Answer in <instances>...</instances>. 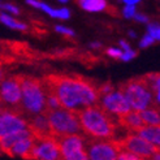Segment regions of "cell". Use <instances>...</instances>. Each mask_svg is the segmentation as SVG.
<instances>
[{
  "label": "cell",
  "mask_w": 160,
  "mask_h": 160,
  "mask_svg": "<svg viewBox=\"0 0 160 160\" xmlns=\"http://www.w3.org/2000/svg\"><path fill=\"white\" fill-rule=\"evenodd\" d=\"M155 42V39L152 38V37H151L150 34H146L145 37H143L142 38V41H141V47H142V48H145V47H148V46H151V44H152Z\"/></svg>",
  "instance_id": "cell-23"
},
{
  "label": "cell",
  "mask_w": 160,
  "mask_h": 160,
  "mask_svg": "<svg viewBox=\"0 0 160 160\" xmlns=\"http://www.w3.org/2000/svg\"><path fill=\"white\" fill-rule=\"evenodd\" d=\"M107 53L112 58H120V56L122 55V51L118 50V48H108L107 50Z\"/></svg>",
  "instance_id": "cell-28"
},
{
  "label": "cell",
  "mask_w": 160,
  "mask_h": 160,
  "mask_svg": "<svg viewBox=\"0 0 160 160\" xmlns=\"http://www.w3.org/2000/svg\"><path fill=\"white\" fill-rule=\"evenodd\" d=\"M0 21H2L4 25H7L8 28H12V29H16V30H26L28 29L26 23L16 21L14 18H12L11 16H8L5 13H0Z\"/></svg>",
  "instance_id": "cell-20"
},
{
  "label": "cell",
  "mask_w": 160,
  "mask_h": 160,
  "mask_svg": "<svg viewBox=\"0 0 160 160\" xmlns=\"http://www.w3.org/2000/svg\"><path fill=\"white\" fill-rule=\"evenodd\" d=\"M21 78L22 74H16L4 78L0 82V106L4 109H12L20 113Z\"/></svg>",
  "instance_id": "cell-7"
},
{
  "label": "cell",
  "mask_w": 160,
  "mask_h": 160,
  "mask_svg": "<svg viewBox=\"0 0 160 160\" xmlns=\"http://www.w3.org/2000/svg\"><path fill=\"white\" fill-rule=\"evenodd\" d=\"M98 104L107 111L108 113L113 115L116 117L128 113L129 111H132V107L129 104V102L125 98V95L122 94V91H120L118 89L112 90L108 94L102 95L99 98Z\"/></svg>",
  "instance_id": "cell-11"
},
{
  "label": "cell",
  "mask_w": 160,
  "mask_h": 160,
  "mask_svg": "<svg viewBox=\"0 0 160 160\" xmlns=\"http://www.w3.org/2000/svg\"><path fill=\"white\" fill-rule=\"evenodd\" d=\"M34 141H35V137L33 134H30L28 137L13 143V145L5 151V154L8 156H12V158H22V159L28 160L30 150L34 145Z\"/></svg>",
  "instance_id": "cell-14"
},
{
  "label": "cell",
  "mask_w": 160,
  "mask_h": 160,
  "mask_svg": "<svg viewBox=\"0 0 160 160\" xmlns=\"http://www.w3.org/2000/svg\"><path fill=\"white\" fill-rule=\"evenodd\" d=\"M116 160H145V159H142V158H139L137 155H134V154L129 152V151L120 150V152H118Z\"/></svg>",
  "instance_id": "cell-21"
},
{
  "label": "cell",
  "mask_w": 160,
  "mask_h": 160,
  "mask_svg": "<svg viewBox=\"0 0 160 160\" xmlns=\"http://www.w3.org/2000/svg\"><path fill=\"white\" fill-rule=\"evenodd\" d=\"M99 46H100L99 43H92V44H91V47H99Z\"/></svg>",
  "instance_id": "cell-33"
},
{
  "label": "cell",
  "mask_w": 160,
  "mask_h": 160,
  "mask_svg": "<svg viewBox=\"0 0 160 160\" xmlns=\"http://www.w3.org/2000/svg\"><path fill=\"white\" fill-rule=\"evenodd\" d=\"M3 9H5V11H8V12H12V13H14V14H18L20 13V9L17 7H14V5H12V4H3Z\"/></svg>",
  "instance_id": "cell-27"
},
{
  "label": "cell",
  "mask_w": 160,
  "mask_h": 160,
  "mask_svg": "<svg viewBox=\"0 0 160 160\" xmlns=\"http://www.w3.org/2000/svg\"><path fill=\"white\" fill-rule=\"evenodd\" d=\"M2 7H3V4H2V3H0V8H2Z\"/></svg>",
  "instance_id": "cell-36"
},
{
  "label": "cell",
  "mask_w": 160,
  "mask_h": 160,
  "mask_svg": "<svg viewBox=\"0 0 160 160\" xmlns=\"http://www.w3.org/2000/svg\"><path fill=\"white\" fill-rule=\"evenodd\" d=\"M118 90L122 91L125 98L129 102L133 111H143L146 108H156L158 104L154 100L148 85L146 83L143 76L132 78L118 85ZM159 108V107H158Z\"/></svg>",
  "instance_id": "cell-4"
},
{
  "label": "cell",
  "mask_w": 160,
  "mask_h": 160,
  "mask_svg": "<svg viewBox=\"0 0 160 160\" xmlns=\"http://www.w3.org/2000/svg\"><path fill=\"white\" fill-rule=\"evenodd\" d=\"M58 139L60 154L62 160H89L85 148L86 135L81 134H68L61 137H55Z\"/></svg>",
  "instance_id": "cell-8"
},
{
  "label": "cell",
  "mask_w": 160,
  "mask_h": 160,
  "mask_svg": "<svg viewBox=\"0 0 160 160\" xmlns=\"http://www.w3.org/2000/svg\"><path fill=\"white\" fill-rule=\"evenodd\" d=\"M134 14H135V7L126 4V7L124 8V16H125V17H128V18H132Z\"/></svg>",
  "instance_id": "cell-25"
},
{
  "label": "cell",
  "mask_w": 160,
  "mask_h": 160,
  "mask_svg": "<svg viewBox=\"0 0 160 160\" xmlns=\"http://www.w3.org/2000/svg\"><path fill=\"white\" fill-rule=\"evenodd\" d=\"M118 142V146L121 150L129 151V152L137 155L142 159H148L156 152H159V146H155L152 143L147 142L146 139H143L139 137L138 134H135L133 132L128 133L124 138L116 139Z\"/></svg>",
  "instance_id": "cell-10"
},
{
  "label": "cell",
  "mask_w": 160,
  "mask_h": 160,
  "mask_svg": "<svg viewBox=\"0 0 160 160\" xmlns=\"http://www.w3.org/2000/svg\"><path fill=\"white\" fill-rule=\"evenodd\" d=\"M147 31H148V34L155 39V41H159V39H160V28H159V23H156V22L150 23L148 28H147Z\"/></svg>",
  "instance_id": "cell-22"
},
{
  "label": "cell",
  "mask_w": 160,
  "mask_h": 160,
  "mask_svg": "<svg viewBox=\"0 0 160 160\" xmlns=\"http://www.w3.org/2000/svg\"><path fill=\"white\" fill-rule=\"evenodd\" d=\"M46 112H47L51 133H52L53 137H61V135L81 134L82 133L77 112L62 108V107L55 108V109H48Z\"/></svg>",
  "instance_id": "cell-5"
},
{
  "label": "cell",
  "mask_w": 160,
  "mask_h": 160,
  "mask_svg": "<svg viewBox=\"0 0 160 160\" xmlns=\"http://www.w3.org/2000/svg\"><path fill=\"white\" fill-rule=\"evenodd\" d=\"M120 44H121V47L125 50V51H128V50H130V47H129V44H128L125 41H120Z\"/></svg>",
  "instance_id": "cell-32"
},
{
  "label": "cell",
  "mask_w": 160,
  "mask_h": 160,
  "mask_svg": "<svg viewBox=\"0 0 160 160\" xmlns=\"http://www.w3.org/2000/svg\"><path fill=\"white\" fill-rule=\"evenodd\" d=\"M59 2H61V3H67L68 0H59Z\"/></svg>",
  "instance_id": "cell-34"
},
{
  "label": "cell",
  "mask_w": 160,
  "mask_h": 160,
  "mask_svg": "<svg viewBox=\"0 0 160 160\" xmlns=\"http://www.w3.org/2000/svg\"><path fill=\"white\" fill-rule=\"evenodd\" d=\"M139 137L146 139L147 142L152 143L155 146L160 145V128L159 126H152V125H143L141 129L135 132Z\"/></svg>",
  "instance_id": "cell-16"
},
{
  "label": "cell",
  "mask_w": 160,
  "mask_h": 160,
  "mask_svg": "<svg viewBox=\"0 0 160 160\" xmlns=\"http://www.w3.org/2000/svg\"><path fill=\"white\" fill-rule=\"evenodd\" d=\"M38 8L39 9H42V11H44L46 13H48L51 17H55V18L68 20L70 17V12H69V9H67V8H61V9H52L50 5H47V4L42 3V2H39Z\"/></svg>",
  "instance_id": "cell-18"
},
{
  "label": "cell",
  "mask_w": 160,
  "mask_h": 160,
  "mask_svg": "<svg viewBox=\"0 0 160 160\" xmlns=\"http://www.w3.org/2000/svg\"><path fill=\"white\" fill-rule=\"evenodd\" d=\"M133 17L137 20V21H139V22H148V18L146 17V16H143V14H139V13H135Z\"/></svg>",
  "instance_id": "cell-29"
},
{
  "label": "cell",
  "mask_w": 160,
  "mask_h": 160,
  "mask_svg": "<svg viewBox=\"0 0 160 160\" xmlns=\"http://www.w3.org/2000/svg\"><path fill=\"white\" fill-rule=\"evenodd\" d=\"M77 116L81 124L82 133L91 138L115 139L116 130L118 129L117 120L113 115L108 113L99 104L89 106L77 111Z\"/></svg>",
  "instance_id": "cell-2"
},
{
  "label": "cell",
  "mask_w": 160,
  "mask_h": 160,
  "mask_svg": "<svg viewBox=\"0 0 160 160\" xmlns=\"http://www.w3.org/2000/svg\"><path fill=\"white\" fill-rule=\"evenodd\" d=\"M3 109H4V108H3V107H2V106H0V112H2V111H3Z\"/></svg>",
  "instance_id": "cell-35"
},
{
  "label": "cell",
  "mask_w": 160,
  "mask_h": 160,
  "mask_svg": "<svg viewBox=\"0 0 160 160\" xmlns=\"http://www.w3.org/2000/svg\"><path fill=\"white\" fill-rule=\"evenodd\" d=\"M117 124H118V126L130 130L133 133H135L138 129H141V128L145 125L143 121H142L141 116H139V112L138 111H133V109L129 111L125 115L118 116L117 117Z\"/></svg>",
  "instance_id": "cell-15"
},
{
  "label": "cell",
  "mask_w": 160,
  "mask_h": 160,
  "mask_svg": "<svg viewBox=\"0 0 160 160\" xmlns=\"http://www.w3.org/2000/svg\"><path fill=\"white\" fill-rule=\"evenodd\" d=\"M5 78V68L2 62H0V82L3 81V79Z\"/></svg>",
  "instance_id": "cell-30"
},
{
  "label": "cell",
  "mask_w": 160,
  "mask_h": 160,
  "mask_svg": "<svg viewBox=\"0 0 160 160\" xmlns=\"http://www.w3.org/2000/svg\"><path fill=\"white\" fill-rule=\"evenodd\" d=\"M28 160H62L58 139L53 135L39 138L35 137Z\"/></svg>",
  "instance_id": "cell-9"
},
{
  "label": "cell",
  "mask_w": 160,
  "mask_h": 160,
  "mask_svg": "<svg viewBox=\"0 0 160 160\" xmlns=\"http://www.w3.org/2000/svg\"><path fill=\"white\" fill-rule=\"evenodd\" d=\"M139 116L145 125H152V126L160 125L159 108H146L143 111H139Z\"/></svg>",
  "instance_id": "cell-17"
},
{
  "label": "cell",
  "mask_w": 160,
  "mask_h": 160,
  "mask_svg": "<svg viewBox=\"0 0 160 160\" xmlns=\"http://www.w3.org/2000/svg\"><path fill=\"white\" fill-rule=\"evenodd\" d=\"M23 129H28V122L18 112L12 109H3L0 112V138Z\"/></svg>",
  "instance_id": "cell-12"
},
{
  "label": "cell",
  "mask_w": 160,
  "mask_h": 160,
  "mask_svg": "<svg viewBox=\"0 0 160 160\" xmlns=\"http://www.w3.org/2000/svg\"><path fill=\"white\" fill-rule=\"evenodd\" d=\"M135 56H137V52H135V51H132V50H128V51L122 52V55L120 56V59L124 60V61H129V60L134 59Z\"/></svg>",
  "instance_id": "cell-24"
},
{
  "label": "cell",
  "mask_w": 160,
  "mask_h": 160,
  "mask_svg": "<svg viewBox=\"0 0 160 160\" xmlns=\"http://www.w3.org/2000/svg\"><path fill=\"white\" fill-rule=\"evenodd\" d=\"M46 111V86L43 79L22 76L20 113L23 117H29Z\"/></svg>",
  "instance_id": "cell-3"
},
{
  "label": "cell",
  "mask_w": 160,
  "mask_h": 160,
  "mask_svg": "<svg viewBox=\"0 0 160 160\" xmlns=\"http://www.w3.org/2000/svg\"><path fill=\"white\" fill-rule=\"evenodd\" d=\"M55 30L58 31V33H61V34H65V35H69V37H73L74 35V31L70 30L68 28H62V26H56Z\"/></svg>",
  "instance_id": "cell-26"
},
{
  "label": "cell",
  "mask_w": 160,
  "mask_h": 160,
  "mask_svg": "<svg viewBox=\"0 0 160 160\" xmlns=\"http://www.w3.org/2000/svg\"><path fill=\"white\" fill-rule=\"evenodd\" d=\"M26 122H28V129L37 138L52 135L50 121H48V117H47V112H42V113L26 117Z\"/></svg>",
  "instance_id": "cell-13"
},
{
  "label": "cell",
  "mask_w": 160,
  "mask_h": 160,
  "mask_svg": "<svg viewBox=\"0 0 160 160\" xmlns=\"http://www.w3.org/2000/svg\"><path fill=\"white\" fill-rule=\"evenodd\" d=\"M125 4H129V5H135L137 3H139L141 0H122Z\"/></svg>",
  "instance_id": "cell-31"
},
{
  "label": "cell",
  "mask_w": 160,
  "mask_h": 160,
  "mask_svg": "<svg viewBox=\"0 0 160 160\" xmlns=\"http://www.w3.org/2000/svg\"><path fill=\"white\" fill-rule=\"evenodd\" d=\"M43 83L58 98L62 108L77 112L99 102L98 86L82 76L50 74L43 78Z\"/></svg>",
  "instance_id": "cell-1"
},
{
  "label": "cell",
  "mask_w": 160,
  "mask_h": 160,
  "mask_svg": "<svg viewBox=\"0 0 160 160\" xmlns=\"http://www.w3.org/2000/svg\"><path fill=\"white\" fill-rule=\"evenodd\" d=\"M85 148L89 160H116L120 146L118 142L113 138L102 139V138H85Z\"/></svg>",
  "instance_id": "cell-6"
},
{
  "label": "cell",
  "mask_w": 160,
  "mask_h": 160,
  "mask_svg": "<svg viewBox=\"0 0 160 160\" xmlns=\"http://www.w3.org/2000/svg\"><path fill=\"white\" fill-rule=\"evenodd\" d=\"M79 5L87 12H102L107 8L106 0H79Z\"/></svg>",
  "instance_id": "cell-19"
}]
</instances>
